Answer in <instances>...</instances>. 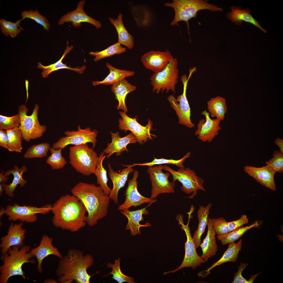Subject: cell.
<instances>
[{
    "mask_svg": "<svg viewBox=\"0 0 283 283\" xmlns=\"http://www.w3.org/2000/svg\"><path fill=\"white\" fill-rule=\"evenodd\" d=\"M52 222L56 227L72 232L86 225L87 211L82 203L72 194L63 195L53 204Z\"/></svg>",
    "mask_w": 283,
    "mask_h": 283,
    "instance_id": "6da1fadb",
    "label": "cell"
},
{
    "mask_svg": "<svg viewBox=\"0 0 283 283\" xmlns=\"http://www.w3.org/2000/svg\"><path fill=\"white\" fill-rule=\"evenodd\" d=\"M71 192L85 207L87 213L86 223L89 226L95 225L107 215L110 198L100 186L80 182L73 188Z\"/></svg>",
    "mask_w": 283,
    "mask_h": 283,
    "instance_id": "7a4b0ae2",
    "label": "cell"
},
{
    "mask_svg": "<svg viewBox=\"0 0 283 283\" xmlns=\"http://www.w3.org/2000/svg\"><path fill=\"white\" fill-rule=\"evenodd\" d=\"M93 257L89 254H84L81 251L71 249L67 254L60 259L56 270L61 283H90L92 275L87 269L92 266Z\"/></svg>",
    "mask_w": 283,
    "mask_h": 283,
    "instance_id": "3957f363",
    "label": "cell"
},
{
    "mask_svg": "<svg viewBox=\"0 0 283 283\" xmlns=\"http://www.w3.org/2000/svg\"><path fill=\"white\" fill-rule=\"evenodd\" d=\"M31 247L23 246L20 247L13 246L7 252L2 254L1 259L3 264L0 266V283H7L11 277L20 276L26 278L22 269L25 263H35V261L30 260L34 257L30 252Z\"/></svg>",
    "mask_w": 283,
    "mask_h": 283,
    "instance_id": "277c9868",
    "label": "cell"
},
{
    "mask_svg": "<svg viewBox=\"0 0 283 283\" xmlns=\"http://www.w3.org/2000/svg\"><path fill=\"white\" fill-rule=\"evenodd\" d=\"M208 0H173L172 3H165V6L172 7L175 11L174 19L171 22L172 26L177 25L179 21L186 22L189 34V27L188 21L196 17L197 12L201 10L207 9L215 12L222 11L223 9L212 4L208 2Z\"/></svg>",
    "mask_w": 283,
    "mask_h": 283,
    "instance_id": "5b68a950",
    "label": "cell"
},
{
    "mask_svg": "<svg viewBox=\"0 0 283 283\" xmlns=\"http://www.w3.org/2000/svg\"><path fill=\"white\" fill-rule=\"evenodd\" d=\"M69 157L70 164L78 172L87 176L94 173L98 157L87 144L70 147Z\"/></svg>",
    "mask_w": 283,
    "mask_h": 283,
    "instance_id": "8992f818",
    "label": "cell"
},
{
    "mask_svg": "<svg viewBox=\"0 0 283 283\" xmlns=\"http://www.w3.org/2000/svg\"><path fill=\"white\" fill-rule=\"evenodd\" d=\"M194 210V208L191 207L189 211L187 213L188 215V220L186 225L184 224L182 215L179 214L176 216V220L178 221V224L181 226L180 228L184 231L187 237V241L185 243V255L182 262L178 267L174 270L164 272V275L174 273L185 267H191L194 269L197 267L200 266L202 263L205 262L202 257L198 255L197 253V248L191 236L189 226L192 217L191 214Z\"/></svg>",
    "mask_w": 283,
    "mask_h": 283,
    "instance_id": "52a82bcc",
    "label": "cell"
},
{
    "mask_svg": "<svg viewBox=\"0 0 283 283\" xmlns=\"http://www.w3.org/2000/svg\"><path fill=\"white\" fill-rule=\"evenodd\" d=\"M39 106L37 104L31 114L27 115L28 109L26 105H22L18 107V113L20 118V128L23 139L27 142L40 138L42 136L46 130L47 127L40 124L38 118Z\"/></svg>",
    "mask_w": 283,
    "mask_h": 283,
    "instance_id": "ba28073f",
    "label": "cell"
},
{
    "mask_svg": "<svg viewBox=\"0 0 283 283\" xmlns=\"http://www.w3.org/2000/svg\"><path fill=\"white\" fill-rule=\"evenodd\" d=\"M178 61L175 58L172 60L162 70L154 73L151 76L152 91L159 94L166 91L175 92V86L178 82L179 70Z\"/></svg>",
    "mask_w": 283,
    "mask_h": 283,
    "instance_id": "9c48e42d",
    "label": "cell"
},
{
    "mask_svg": "<svg viewBox=\"0 0 283 283\" xmlns=\"http://www.w3.org/2000/svg\"><path fill=\"white\" fill-rule=\"evenodd\" d=\"M163 169L171 174L173 182L178 180L181 183L182 191L188 194L192 193L191 196L188 197V198H193L196 195L197 191L198 190L205 192V189L203 185L204 180L202 178L197 176L195 172L189 168H179L177 171H175L169 166L165 165Z\"/></svg>",
    "mask_w": 283,
    "mask_h": 283,
    "instance_id": "30bf717a",
    "label": "cell"
},
{
    "mask_svg": "<svg viewBox=\"0 0 283 283\" xmlns=\"http://www.w3.org/2000/svg\"><path fill=\"white\" fill-rule=\"evenodd\" d=\"M52 208V205L49 204L40 207L25 205L21 206L17 204L9 205L5 209L1 208L0 217L5 214L10 221L18 220L22 222L32 223L37 221V214H46L51 211Z\"/></svg>",
    "mask_w": 283,
    "mask_h": 283,
    "instance_id": "8fae6325",
    "label": "cell"
},
{
    "mask_svg": "<svg viewBox=\"0 0 283 283\" xmlns=\"http://www.w3.org/2000/svg\"><path fill=\"white\" fill-rule=\"evenodd\" d=\"M196 70V68L194 67L189 70L188 77L186 74L181 76V80L183 85L182 94L178 96L176 99L172 95L169 96L167 99L171 107L176 112L178 118L179 123L190 128L194 127L195 125L191 120V108L186 97V92L188 81Z\"/></svg>",
    "mask_w": 283,
    "mask_h": 283,
    "instance_id": "7c38bea8",
    "label": "cell"
},
{
    "mask_svg": "<svg viewBox=\"0 0 283 283\" xmlns=\"http://www.w3.org/2000/svg\"><path fill=\"white\" fill-rule=\"evenodd\" d=\"M66 135L60 138L52 145V148L56 149H64L68 145H77L90 143L94 148L97 141L98 132L95 129L91 130L89 127L85 129L81 128L80 125L77 131L67 130L64 132Z\"/></svg>",
    "mask_w": 283,
    "mask_h": 283,
    "instance_id": "4fadbf2b",
    "label": "cell"
},
{
    "mask_svg": "<svg viewBox=\"0 0 283 283\" xmlns=\"http://www.w3.org/2000/svg\"><path fill=\"white\" fill-rule=\"evenodd\" d=\"M119 113L121 117L118 120L119 129L125 133L127 130L130 131L135 136L137 142L140 144H143L149 140H152L153 137H155V135L150 133L153 130V123L149 118L147 124L144 126L137 121V117L131 118L122 111H119Z\"/></svg>",
    "mask_w": 283,
    "mask_h": 283,
    "instance_id": "5bb4252c",
    "label": "cell"
},
{
    "mask_svg": "<svg viewBox=\"0 0 283 283\" xmlns=\"http://www.w3.org/2000/svg\"><path fill=\"white\" fill-rule=\"evenodd\" d=\"M163 168L162 165H159L149 167L147 170L152 184L151 199L156 198L161 194L175 192L174 183L169 181L168 179L170 173H164Z\"/></svg>",
    "mask_w": 283,
    "mask_h": 283,
    "instance_id": "9a60e30c",
    "label": "cell"
},
{
    "mask_svg": "<svg viewBox=\"0 0 283 283\" xmlns=\"http://www.w3.org/2000/svg\"><path fill=\"white\" fill-rule=\"evenodd\" d=\"M139 173L138 171L134 170L133 177L129 180L125 192V200L123 204L119 206V210L128 209L132 206L136 207L145 203L153 204L157 201L156 199L143 196L138 192L137 188V179L139 176Z\"/></svg>",
    "mask_w": 283,
    "mask_h": 283,
    "instance_id": "2e32d148",
    "label": "cell"
},
{
    "mask_svg": "<svg viewBox=\"0 0 283 283\" xmlns=\"http://www.w3.org/2000/svg\"><path fill=\"white\" fill-rule=\"evenodd\" d=\"M174 58L168 51H151L144 54L141 61L146 69L157 73L164 70Z\"/></svg>",
    "mask_w": 283,
    "mask_h": 283,
    "instance_id": "e0dca14e",
    "label": "cell"
},
{
    "mask_svg": "<svg viewBox=\"0 0 283 283\" xmlns=\"http://www.w3.org/2000/svg\"><path fill=\"white\" fill-rule=\"evenodd\" d=\"M201 113L205 116V120L201 119L199 120L194 134L201 141L210 142L219 134V131L221 129L219 126L221 121L216 118L211 119L210 113L205 110Z\"/></svg>",
    "mask_w": 283,
    "mask_h": 283,
    "instance_id": "ac0fdd59",
    "label": "cell"
},
{
    "mask_svg": "<svg viewBox=\"0 0 283 283\" xmlns=\"http://www.w3.org/2000/svg\"><path fill=\"white\" fill-rule=\"evenodd\" d=\"M23 223H12L9 226L7 234L1 238L0 247L2 254L7 253L9 249L13 246L19 247L23 246L27 233L23 227Z\"/></svg>",
    "mask_w": 283,
    "mask_h": 283,
    "instance_id": "d6986e66",
    "label": "cell"
},
{
    "mask_svg": "<svg viewBox=\"0 0 283 283\" xmlns=\"http://www.w3.org/2000/svg\"><path fill=\"white\" fill-rule=\"evenodd\" d=\"M85 1L81 0L78 3L75 9L62 16L58 22L60 25H62L66 23L71 22L72 24L75 27H79L83 22L90 23L94 26L97 29H99L102 26L101 23L87 15L85 12L84 7Z\"/></svg>",
    "mask_w": 283,
    "mask_h": 283,
    "instance_id": "ffe728a7",
    "label": "cell"
},
{
    "mask_svg": "<svg viewBox=\"0 0 283 283\" xmlns=\"http://www.w3.org/2000/svg\"><path fill=\"white\" fill-rule=\"evenodd\" d=\"M244 170L261 184L271 190L276 191L274 180V176L276 172L269 166L267 165L260 167L246 166L244 167Z\"/></svg>",
    "mask_w": 283,
    "mask_h": 283,
    "instance_id": "44dd1931",
    "label": "cell"
},
{
    "mask_svg": "<svg viewBox=\"0 0 283 283\" xmlns=\"http://www.w3.org/2000/svg\"><path fill=\"white\" fill-rule=\"evenodd\" d=\"M52 238L49 236L43 235L39 245L36 247L31 249L30 251L37 262V269L40 273L42 271V264L43 259L50 255H53L61 259L63 256L58 249L52 243Z\"/></svg>",
    "mask_w": 283,
    "mask_h": 283,
    "instance_id": "7402d4cb",
    "label": "cell"
},
{
    "mask_svg": "<svg viewBox=\"0 0 283 283\" xmlns=\"http://www.w3.org/2000/svg\"><path fill=\"white\" fill-rule=\"evenodd\" d=\"M110 133L112 142L107 144V147L103 151L105 154H107L106 156L107 158H109L114 153L118 156L124 151L128 152L127 148V145L137 142L135 136L131 132L123 137H120L118 132L115 133L111 132Z\"/></svg>",
    "mask_w": 283,
    "mask_h": 283,
    "instance_id": "603a6c76",
    "label": "cell"
},
{
    "mask_svg": "<svg viewBox=\"0 0 283 283\" xmlns=\"http://www.w3.org/2000/svg\"><path fill=\"white\" fill-rule=\"evenodd\" d=\"M151 203H149L147 206L141 209L130 211L128 209H125L120 210L121 213L125 216L128 219L127 224L126 226V229L129 230L130 232L131 235L135 236L137 235L140 234L141 232L140 230L141 227H150L151 225L149 222H147L144 224H141L140 223L141 221L144 220L143 215H147L149 214L148 211L146 210V208L150 206Z\"/></svg>",
    "mask_w": 283,
    "mask_h": 283,
    "instance_id": "cb8c5ba5",
    "label": "cell"
},
{
    "mask_svg": "<svg viewBox=\"0 0 283 283\" xmlns=\"http://www.w3.org/2000/svg\"><path fill=\"white\" fill-rule=\"evenodd\" d=\"M124 166L127 167L118 173L114 171L110 164L108 165L109 176L113 184V188L108 197L116 204H117L118 202V196L119 191L124 186L129 175L134 170L133 166L131 165Z\"/></svg>",
    "mask_w": 283,
    "mask_h": 283,
    "instance_id": "d4e9b609",
    "label": "cell"
},
{
    "mask_svg": "<svg viewBox=\"0 0 283 283\" xmlns=\"http://www.w3.org/2000/svg\"><path fill=\"white\" fill-rule=\"evenodd\" d=\"M207 226L206 236L199 246L202 252L201 256L205 262H208L209 258L216 255L218 249L215 236L216 233L210 217L208 218Z\"/></svg>",
    "mask_w": 283,
    "mask_h": 283,
    "instance_id": "484cf974",
    "label": "cell"
},
{
    "mask_svg": "<svg viewBox=\"0 0 283 283\" xmlns=\"http://www.w3.org/2000/svg\"><path fill=\"white\" fill-rule=\"evenodd\" d=\"M111 89L115 95V99L118 101L117 109H122L124 112L126 113L128 112L125 102L126 96L129 93L135 90L137 87L124 78L112 85Z\"/></svg>",
    "mask_w": 283,
    "mask_h": 283,
    "instance_id": "4316f807",
    "label": "cell"
},
{
    "mask_svg": "<svg viewBox=\"0 0 283 283\" xmlns=\"http://www.w3.org/2000/svg\"><path fill=\"white\" fill-rule=\"evenodd\" d=\"M231 11L227 13V18L237 25L242 24L243 21L251 23L259 28L264 33L266 30L263 29L251 14V10L248 8L243 9L240 6H233L230 7Z\"/></svg>",
    "mask_w": 283,
    "mask_h": 283,
    "instance_id": "83f0119b",
    "label": "cell"
},
{
    "mask_svg": "<svg viewBox=\"0 0 283 283\" xmlns=\"http://www.w3.org/2000/svg\"><path fill=\"white\" fill-rule=\"evenodd\" d=\"M14 167L13 169L8 170L4 173V175L7 176L11 174L13 175V178L11 183L9 184L3 183L5 193L11 198L14 196V191L18 185L20 187H23L27 182L26 180L23 177V174L27 170L26 166L23 165L19 168L14 165Z\"/></svg>",
    "mask_w": 283,
    "mask_h": 283,
    "instance_id": "f1b7e54d",
    "label": "cell"
},
{
    "mask_svg": "<svg viewBox=\"0 0 283 283\" xmlns=\"http://www.w3.org/2000/svg\"><path fill=\"white\" fill-rule=\"evenodd\" d=\"M106 66L109 70V74L102 81H92V83L93 86L100 85H112L126 77L134 76L135 73L134 71L117 68L108 62L106 63Z\"/></svg>",
    "mask_w": 283,
    "mask_h": 283,
    "instance_id": "f546056e",
    "label": "cell"
},
{
    "mask_svg": "<svg viewBox=\"0 0 283 283\" xmlns=\"http://www.w3.org/2000/svg\"><path fill=\"white\" fill-rule=\"evenodd\" d=\"M68 45L69 41H67L66 48L64 50L63 54L61 58L55 63L47 66L42 65L40 62L38 63L37 68H41L43 69L41 74L43 78L47 77L53 72L61 69H65L71 70L80 74H82L83 73L86 68L84 65L80 68H73L70 66H67L66 64L63 63L62 62V61L63 58L74 48L73 46L71 45L69 46Z\"/></svg>",
    "mask_w": 283,
    "mask_h": 283,
    "instance_id": "4dcf8cb0",
    "label": "cell"
},
{
    "mask_svg": "<svg viewBox=\"0 0 283 283\" xmlns=\"http://www.w3.org/2000/svg\"><path fill=\"white\" fill-rule=\"evenodd\" d=\"M122 19V15L121 13L119 14L117 18H109L111 23L113 25L117 31L118 36V42L131 50L134 45V39L132 35L125 28Z\"/></svg>",
    "mask_w": 283,
    "mask_h": 283,
    "instance_id": "1f68e13d",
    "label": "cell"
},
{
    "mask_svg": "<svg viewBox=\"0 0 283 283\" xmlns=\"http://www.w3.org/2000/svg\"><path fill=\"white\" fill-rule=\"evenodd\" d=\"M212 206L211 203L204 207L200 206L197 212L199 223L197 230L195 231L193 237L196 248H198L201 244L202 235L204 232L208 222V216Z\"/></svg>",
    "mask_w": 283,
    "mask_h": 283,
    "instance_id": "d6a6232c",
    "label": "cell"
},
{
    "mask_svg": "<svg viewBox=\"0 0 283 283\" xmlns=\"http://www.w3.org/2000/svg\"><path fill=\"white\" fill-rule=\"evenodd\" d=\"M242 240L241 239L237 243L234 242L229 243L228 248L224 253L221 258L216 262L214 263L206 270L202 271L205 273V276L210 273V271L214 267L224 263L229 262H236L238 258V253L241 250Z\"/></svg>",
    "mask_w": 283,
    "mask_h": 283,
    "instance_id": "836d02e7",
    "label": "cell"
},
{
    "mask_svg": "<svg viewBox=\"0 0 283 283\" xmlns=\"http://www.w3.org/2000/svg\"><path fill=\"white\" fill-rule=\"evenodd\" d=\"M207 105L208 110L211 117H216L221 121L224 120L227 110L225 98L217 96L211 99L207 102Z\"/></svg>",
    "mask_w": 283,
    "mask_h": 283,
    "instance_id": "e575fe53",
    "label": "cell"
},
{
    "mask_svg": "<svg viewBox=\"0 0 283 283\" xmlns=\"http://www.w3.org/2000/svg\"><path fill=\"white\" fill-rule=\"evenodd\" d=\"M105 154L102 152L99 155L96 168L94 173L96 177L97 183L100 185L104 193L108 195L111 192V189L107 186L108 178L107 172L103 165V160L106 157Z\"/></svg>",
    "mask_w": 283,
    "mask_h": 283,
    "instance_id": "d590c367",
    "label": "cell"
},
{
    "mask_svg": "<svg viewBox=\"0 0 283 283\" xmlns=\"http://www.w3.org/2000/svg\"><path fill=\"white\" fill-rule=\"evenodd\" d=\"M7 141V148L10 152L21 153L23 149L21 142L23 139L20 127L6 130Z\"/></svg>",
    "mask_w": 283,
    "mask_h": 283,
    "instance_id": "8d00e7d4",
    "label": "cell"
},
{
    "mask_svg": "<svg viewBox=\"0 0 283 283\" xmlns=\"http://www.w3.org/2000/svg\"><path fill=\"white\" fill-rule=\"evenodd\" d=\"M259 224L257 221L244 227H241L225 235L217 236L219 241L220 240L223 246L234 242L240 238L246 232L250 229L258 227Z\"/></svg>",
    "mask_w": 283,
    "mask_h": 283,
    "instance_id": "74e56055",
    "label": "cell"
},
{
    "mask_svg": "<svg viewBox=\"0 0 283 283\" xmlns=\"http://www.w3.org/2000/svg\"><path fill=\"white\" fill-rule=\"evenodd\" d=\"M126 48L123 47L118 42L112 45L106 49L100 51H91L89 53L95 57V62L102 59L110 57L116 54H119L126 51Z\"/></svg>",
    "mask_w": 283,
    "mask_h": 283,
    "instance_id": "f35d334b",
    "label": "cell"
},
{
    "mask_svg": "<svg viewBox=\"0 0 283 283\" xmlns=\"http://www.w3.org/2000/svg\"><path fill=\"white\" fill-rule=\"evenodd\" d=\"M50 148V145L47 143L32 145L26 151L23 157L26 159H31L46 156Z\"/></svg>",
    "mask_w": 283,
    "mask_h": 283,
    "instance_id": "ab89813d",
    "label": "cell"
},
{
    "mask_svg": "<svg viewBox=\"0 0 283 283\" xmlns=\"http://www.w3.org/2000/svg\"><path fill=\"white\" fill-rule=\"evenodd\" d=\"M62 149H56L51 148V154L47 158L46 163L49 165L52 170L59 169L63 168L67 163L65 158L62 155Z\"/></svg>",
    "mask_w": 283,
    "mask_h": 283,
    "instance_id": "60d3db41",
    "label": "cell"
},
{
    "mask_svg": "<svg viewBox=\"0 0 283 283\" xmlns=\"http://www.w3.org/2000/svg\"><path fill=\"white\" fill-rule=\"evenodd\" d=\"M24 19L22 18L15 23L7 21L4 19L0 20L1 32L6 36H10L14 38L20 32L21 30L24 29L20 26V22Z\"/></svg>",
    "mask_w": 283,
    "mask_h": 283,
    "instance_id": "b9f144b4",
    "label": "cell"
},
{
    "mask_svg": "<svg viewBox=\"0 0 283 283\" xmlns=\"http://www.w3.org/2000/svg\"><path fill=\"white\" fill-rule=\"evenodd\" d=\"M120 258L119 257L115 260L114 264H112L109 263L107 264V267L111 268L112 271L106 276L110 274L112 275V279L117 281L119 283L124 282L128 283H135L133 278L127 276L122 272L120 268Z\"/></svg>",
    "mask_w": 283,
    "mask_h": 283,
    "instance_id": "7bdbcfd3",
    "label": "cell"
},
{
    "mask_svg": "<svg viewBox=\"0 0 283 283\" xmlns=\"http://www.w3.org/2000/svg\"><path fill=\"white\" fill-rule=\"evenodd\" d=\"M191 153L189 151L184 156L180 159L175 160L172 159H166L164 158L156 159L154 158V160L151 162L144 163L133 164L132 166L136 165L139 166H146L151 167L156 165H161L163 164H171L175 165L179 168H184L183 163L187 158L190 156Z\"/></svg>",
    "mask_w": 283,
    "mask_h": 283,
    "instance_id": "ee69618b",
    "label": "cell"
},
{
    "mask_svg": "<svg viewBox=\"0 0 283 283\" xmlns=\"http://www.w3.org/2000/svg\"><path fill=\"white\" fill-rule=\"evenodd\" d=\"M21 16L23 19L29 18L34 20L42 25L43 29L46 31H48L50 29V25L48 20L45 17L40 14L37 9L35 11L30 10L23 11Z\"/></svg>",
    "mask_w": 283,
    "mask_h": 283,
    "instance_id": "f6af8a7d",
    "label": "cell"
},
{
    "mask_svg": "<svg viewBox=\"0 0 283 283\" xmlns=\"http://www.w3.org/2000/svg\"><path fill=\"white\" fill-rule=\"evenodd\" d=\"M20 118L18 113L12 116L0 115V129L7 130L19 127Z\"/></svg>",
    "mask_w": 283,
    "mask_h": 283,
    "instance_id": "bcb514c9",
    "label": "cell"
},
{
    "mask_svg": "<svg viewBox=\"0 0 283 283\" xmlns=\"http://www.w3.org/2000/svg\"><path fill=\"white\" fill-rule=\"evenodd\" d=\"M273 157L265 164L272 168L276 172L282 173L283 172V154L278 150H275L273 153Z\"/></svg>",
    "mask_w": 283,
    "mask_h": 283,
    "instance_id": "7dc6e473",
    "label": "cell"
},
{
    "mask_svg": "<svg viewBox=\"0 0 283 283\" xmlns=\"http://www.w3.org/2000/svg\"><path fill=\"white\" fill-rule=\"evenodd\" d=\"M213 227L218 236L225 235L229 232L228 222L224 218L220 217L211 219Z\"/></svg>",
    "mask_w": 283,
    "mask_h": 283,
    "instance_id": "c3c4849f",
    "label": "cell"
},
{
    "mask_svg": "<svg viewBox=\"0 0 283 283\" xmlns=\"http://www.w3.org/2000/svg\"><path fill=\"white\" fill-rule=\"evenodd\" d=\"M248 264V263H240L238 267V271L236 272L232 283H252L257 276L260 273L251 276L250 278L247 280L243 277L242 275V271L245 269Z\"/></svg>",
    "mask_w": 283,
    "mask_h": 283,
    "instance_id": "681fc988",
    "label": "cell"
},
{
    "mask_svg": "<svg viewBox=\"0 0 283 283\" xmlns=\"http://www.w3.org/2000/svg\"><path fill=\"white\" fill-rule=\"evenodd\" d=\"M248 220L246 215L245 214L242 215L238 220L228 222V225L229 232L241 227L243 225L247 224Z\"/></svg>",
    "mask_w": 283,
    "mask_h": 283,
    "instance_id": "f907efd6",
    "label": "cell"
},
{
    "mask_svg": "<svg viewBox=\"0 0 283 283\" xmlns=\"http://www.w3.org/2000/svg\"><path fill=\"white\" fill-rule=\"evenodd\" d=\"M0 146L7 149V141L6 131L1 129H0Z\"/></svg>",
    "mask_w": 283,
    "mask_h": 283,
    "instance_id": "816d5d0a",
    "label": "cell"
},
{
    "mask_svg": "<svg viewBox=\"0 0 283 283\" xmlns=\"http://www.w3.org/2000/svg\"><path fill=\"white\" fill-rule=\"evenodd\" d=\"M275 143L279 147L280 152L283 153V140L277 137L275 140Z\"/></svg>",
    "mask_w": 283,
    "mask_h": 283,
    "instance_id": "f5cc1de1",
    "label": "cell"
},
{
    "mask_svg": "<svg viewBox=\"0 0 283 283\" xmlns=\"http://www.w3.org/2000/svg\"><path fill=\"white\" fill-rule=\"evenodd\" d=\"M8 180L7 176L5 175L3 171L0 172V183H5Z\"/></svg>",
    "mask_w": 283,
    "mask_h": 283,
    "instance_id": "db71d44e",
    "label": "cell"
},
{
    "mask_svg": "<svg viewBox=\"0 0 283 283\" xmlns=\"http://www.w3.org/2000/svg\"><path fill=\"white\" fill-rule=\"evenodd\" d=\"M4 191V188L3 185V183H0V194L1 196L2 195L3 192Z\"/></svg>",
    "mask_w": 283,
    "mask_h": 283,
    "instance_id": "11a10c76",
    "label": "cell"
},
{
    "mask_svg": "<svg viewBox=\"0 0 283 283\" xmlns=\"http://www.w3.org/2000/svg\"><path fill=\"white\" fill-rule=\"evenodd\" d=\"M56 281L55 280H45L44 282L45 283H49V282H56Z\"/></svg>",
    "mask_w": 283,
    "mask_h": 283,
    "instance_id": "9f6ffc18",
    "label": "cell"
}]
</instances>
